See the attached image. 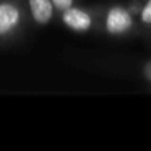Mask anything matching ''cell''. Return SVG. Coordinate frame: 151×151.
Instances as JSON below:
<instances>
[{
    "label": "cell",
    "mask_w": 151,
    "mask_h": 151,
    "mask_svg": "<svg viewBox=\"0 0 151 151\" xmlns=\"http://www.w3.org/2000/svg\"><path fill=\"white\" fill-rule=\"evenodd\" d=\"M99 33L120 39L143 33V28L138 23V15L133 12L130 4H112L102 7Z\"/></svg>",
    "instance_id": "1"
},
{
    "label": "cell",
    "mask_w": 151,
    "mask_h": 151,
    "mask_svg": "<svg viewBox=\"0 0 151 151\" xmlns=\"http://www.w3.org/2000/svg\"><path fill=\"white\" fill-rule=\"evenodd\" d=\"M102 7H76V5H73L60 13V20H62L63 26L68 28L70 31L85 34L99 31Z\"/></svg>",
    "instance_id": "2"
},
{
    "label": "cell",
    "mask_w": 151,
    "mask_h": 151,
    "mask_svg": "<svg viewBox=\"0 0 151 151\" xmlns=\"http://www.w3.org/2000/svg\"><path fill=\"white\" fill-rule=\"evenodd\" d=\"M21 8L15 2L4 0L0 2V37L12 34L21 24Z\"/></svg>",
    "instance_id": "3"
},
{
    "label": "cell",
    "mask_w": 151,
    "mask_h": 151,
    "mask_svg": "<svg viewBox=\"0 0 151 151\" xmlns=\"http://www.w3.org/2000/svg\"><path fill=\"white\" fill-rule=\"evenodd\" d=\"M28 7L33 20L37 24H47L52 21L55 7H54L52 0H28Z\"/></svg>",
    "instance_id": "4"
},
{
    "label": "cell",
    "mask_w": 151,
    "mask_h": 151,
    "mask_svg": "<svg viewBox=\"0 0 151 151\" xmlns=\"http://www.w3.org/2000/svg\"><path fill=\"white\" fill-rule=\"evenodd\" d=\"M138 23L143 28V31L151 29V0L141 2L140 12H138Z\"/></svg>",
    "instance_id": "5"
},
{
    "label": "cell",
    "mask_w": 151,
    "mask_h": 151,
    "mask_svg": "<svg viewBox=\"0 0 151 151\" xmlns=\"http://www.w3.org/2000/svg\"><path fill=\"white\" fill-rule=\"evenodd\" d=\"M133 73H135V76H137V78L143 80L146 85L151 86V59L140 62L137 67H135Z\"/></svg>",
    "instance_id": "6"
},
{
    "label": "cell",
    "mask_w": 151,
    "mask_h": 151,
    "mask_svg": "<svg viewBox=\"0 0 151 151\" xmlns=\"http://www.w3.org/2000/svg\"><path fill=\"white\" fill-rule=\"evenodd\" d=\"M54 7H55V12H59V13H62V12H65L67 8L73 7L75 5V0H52Z\"/></svg>",
    "instance_id": "7"
}]
</instances>
